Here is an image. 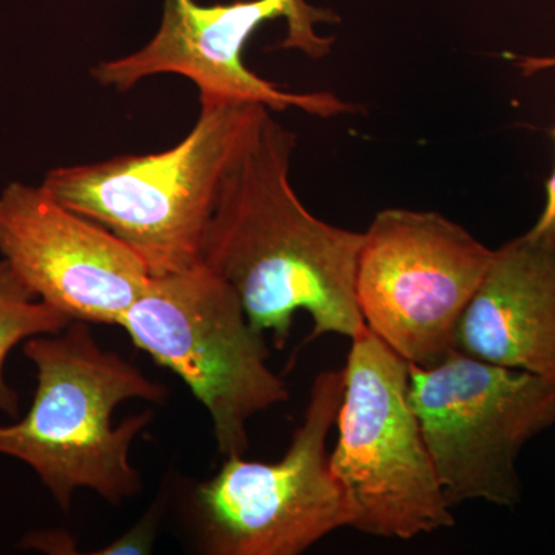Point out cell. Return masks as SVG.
<instances>
[{"mask_svg":"<svg viewBox=\"0 0 555 555\" xmlns=\"http://www.w3.org/2000/svg\"><path fill=\"white\" fill-rule=\"evenodd\" d=\"M409 396L449 506L524 499L517 462L555 425V379L449 353L430 367L409 364Z\"/></svg>","mask_w":555,"mask_h":555,"instance_id":"6","label":"cell"},{"mask_svg":"<svg viewBox=\"0 0 555 555\" xmlns=\"http://www.w3.org/2000/svg\"><path fill=\"white\" fill-rule=\"evenodd\" d=\"M68 317L40 301L0 259V411L10 416L20 414V396L7 383V357L25 339L38 335L57 334L72 323Z\"/></svg>","mask_w":555,"mask_h":555,"instance_id":"12","label":"cell"},{"mask_svg":"<svg viewBox=\"0 0 555 555\" xmlns=\"http://www.w3.org/2000/svg\"><path fill=\"white\" fill-rule=\"evenodd\" d=\"M295 147L294 131L268 109L222 182L201 259L280 349L299 310L312 317L309 339L366 331L356 297L361 232L310 214L291 182Z\"/></svg>","mask_w":555,"mask_h":555,"instance_id":"1","label":"cell"},{"mask_svg":"<svg viewBox=\"0 0 555 555\" xmlns=\"http://www.w3.org/2000/svg\"><path fill=\"white\" fill-rule=\"evenodd\" d=\"M494 250L437 211L385 208L361 232L358 309L369 331L420 367L454 352L460 318Z\"/></svg>","mask_w":555,"mask_h":555,"instance_id":"7","label":"cell"},{"mask_svg":"<svg viewBox=\"0 0 555 555\" xmlns=\"http://www.w3.org/2000/svg\"><path fill=\"white\" fill-rule=\"evenodd\" d=\"M0 255L40 301L73 321L116 324L144 292V259L42 185L0 193Z\"/></svg>","mask_w":555,"mask_h":555,"instance_id":"10","label":"cell"},{"mask_svg":"<svg viewBox=\"0 0 555 555\" xmlns=\"http://www.w3.org/2000/svg\"><path fill=\"white\" fill-rule=\"evenodd\" d=\"M119 326L207 409L225 459L246 454L255 415L288 400L286 382L269 367L264 334L248 323L228 281L203 261L150 278Z\"/></svg>","mask_w":555,"mask_h":555,"instance_id":"5","label":"cell"},{"mask_svg":"<svg viewBox=\"0 0 555 555\" xmlns=\"http://www.w3.org/2000/svg\"><path fill=\"white\" fill-rule=\"evenodd\" d=\"M343 392V369L321 372L310 387L305 420L280 462L228 456L217 476L199 486L208 553L298 555L349 528V505L327 451Z\"/></svg>","mask_w":555,"mask_h":555,"instance_id":"8","label":"cell"},{"mask_svg":"<svg viewBox=\"0 0 555 555\" xmlns=\"http://www.w3.org/2000/svg\"><path fill=\"white\" fill-rule=\"evenodd\" d=\"M331 467L349 528L412 540L454 526L452 507L409 396V363L374 332L352 338Z\"/></svg>","mask_w":555,"mask_h":555,"instance_id":"4","label":"cell"},{"mask_svg":"<svg viewBox=\"0 0 555 555\" xmlns=\"http://www.w3.org/2000/svg\"><path fill=\"white\" fill-rule=\"evenodd\" d=\"M456 352L555 379V244L531 230L494 250L456 326Z\"/></svg>","mask_w":555,"mask_h":555,"instance_id":"11","label":"cell"},{"mask_svg":"<svg viewBox=\"0 0 555 555\" xmlns=\"http://www.w3.org/2000/svg\"><path fill=\"white\" fill-rule=\"evenodd\" d=\"M517 67L525 76L534 75L543 69L555 68V56L545 57H516ZM555 137V131H554ZM531 230L534 235L542 236L555 244V169L546 182V201L542 214Z\"/></svg>","mask_w":555,"mask_h":555,"instance_id":"13","label":"cell"},{"mask_svg":"<svg viewBox=\"0 0 555 555\" xmlns=\"http://www.w3.org/2000/svg\"><path fill=\"white\" fill-rule=\"evenodd\" d=\"M268 107L201 101L193 129L169 150L56 167L42 188L129 244L152 276L198 264L222 182Z\"/></svg>","mask_w":555,"mask_h":555,"instance_id":"2","label":"cell"},{"mask_svg":"<svg viewBox=\"0 0 555 555\" xmlns=\"http://www.w3.org/2000/svg\"><path fill=\"white\" fill-rule=\"evenodd\" d=\"M24 353L35 364L38 387L24 418L0 425V454L30 466L64 513L78 489L116 505L137 495L141 476L131 466L130 447L152 412L118 427L113 412L133 398L159 403L166 386L102 349L83 321L27 339Z\"/></svg>","mask_w":555,"mask_h":555,"instance_id":"3","label":"cell"},{"mask_svg":"<svg viewBox=\"0 0 555 555\" xmlns=\"http://www.w3.org/2000/svg\"><path fill=\"white\" fill-rule=\"evenodd\" d=\"M156 511H150L149 516L142 518L137 526L130 529L126 534L120 535L118 540L109 543L93 554L100 555H126V554H149L155 539Z\"/></svg>","mask_w":555,"mask_h":555,"instance_id":"14","label":"cell"},{"mask_svg":"<svg viewBox=\"0 0 555 555\" xmlns=\"http://www.w3.org/2000/svg\"><path fill=\"white\" fill-rule=\"evenodd\" d=\"M284 17L287 36L281 47L312 57L331 51L332 38L315 33L318 22L337 21L334 13L306 0H246L201 7L193 0H164L163 21L142 49L100 62L91 69L96 82L129 91L156 75H178L198 87L199 101L251 102L272 112L301 109L318 118L357 112L356 105L328 91L295 93L255 75L244 65L248 39L264 22Z\"/></svg>","mask_w":555,"mask_h":555,"instance_id":"9","label":"cell"}]
</instances>
